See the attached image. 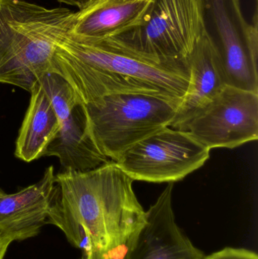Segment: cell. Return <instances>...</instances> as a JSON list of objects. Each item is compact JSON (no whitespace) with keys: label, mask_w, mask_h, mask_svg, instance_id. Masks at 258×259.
I'll return each instance as SVG.
<instances>
[{"label":"cell","mask_w":258,"mask_h":259,"mask_svg":"<svg viewBox=\"0 0 258 259\" xmlns=\"http://www.w3.org/2000/svg\"><path fill=\"white\" fill-rule=\"evenodd\" d=\"M57 193L47 224L82 250L80 259H123L145 222L133 180L115 161L87 171L56 175Z\"/></svg>","instance_id":"cell-1"},{"label":"cell","mask_w":258,"mask_h":259,"mask_svg":"<svg viewBox=\"0 0 258 259\" xmlns=\"http://www.w3.org/2000/svg\"><path fill=\"white\" fill-rule=\"evenodd\" d=\"M51 72L72 88L83 104L114 94H143L181 103L190 80L189 64H160L106 40L59 42Z\"/></svg>","instance_id":"cell-2"},{"label":"cell","mask_w":258,"mask_h":259,"mask_svg":"<svg viewBox=\"0 0 258 259\" xmlns=\"http://www.w3.org/2000/svg\"><path fill=\"white\" fill-rule=\"evenodd\" d=\"M74 12L27 0H0V83L30 92L51 72L59 42L68 34Z\"/></svg>","instance_id":"cell-3"},{"label":"cell","mask_w":258,"mask_h":259,"mask_svg":"<svg viewBox=\"0 0 258 259\" xmlns=\"http://www.w3.org/2000/svg\"><path fill=\"white\" fill-rule=\"evenodd\" d=\"M205 28L201 0H151L136 27L105 40L156 63L189 65Z\"/></svg>","instance_id":"cell-4"},{"label":"cell","mask_w":258,"mask_h":259,"mask_svg":"<svg viewBox=\"0 0 258 259\" xmlns=\"http://www.w3.org/2000/svg\"><path fill=\"white\" fill-rule=\"evenodd\" d=\"M179 102L143 94H114L83 104L88 131L112 161L138 142L171 126Z\"/></svg>","instance_id":"cell-5"},{"label":"cell","mask_w":258,"mask_h":259,"mask_svg":"<svg viewBox=\"0 0 258 259\" xmlns=\"http://www.w3.org/2000/svg\"><path fill=\"white\" fill-rule=\"evenodd\" d=\"M210 151L189 131L168 127L133 145L115 162L133 181L174 183L204 165Z\"/></svg>","instance_id":"cell-6"},{"label":"cell","mask_w":258,"mask_h":259,"mask_svg":"<svg viewBox=\"0 0 258 259\" xmlns=\"http://www.w3.org/2000/svg\"><path fill=\"white\" fill-rule=\"evenodd\" d=\"M204 20L216 33L214 39L224 65L227 85L258 92L257 15L254 24L244 17L240 0H201Z\"/></svg>","instance_id":"cell-7"},{"label":"cell","mask_w":258,"mask_h":259,"mask_svg":"<svg viewBox=\"0 0 258 259\" xmlns=\"http://www.w3.org/2000/svg\"><path fill=\"white\" fill-rule=\"evenodd\" d=\"M183 131L209 149H233L257 140L258 92L227 85Z\"/></svg>","instance_id":"cell-8"},{"label":"cell","mask_w":258,"mask_h":259,"mask_svg":"<svg viewBox=\"0 0 258 259\" xmlns=\"http://www.w3.org/2000/svg\"><path fill=\"white\" fill-rule=\"evenodd\" d=\"M174 184L168 187L146 211L145 222L123 259H204L202 251L183 234L172 205Z\"/></svg>","instance_id":"cell-9"},{"label":"cell","mask_w":258,"mask_h":259,"mask_svg":"<svg viewBox=\"0 0 258 259\" xmlns=\"http://www.w3.org/2000/svg\"><path fill=\"white\" fill-rule=\"evenodd\" d=\"M56 193L53 166L45 169L39 182L17 193L9 194L0 190V234L14 241L37 236L48 222Z\"/></svg>","instance_id":"cell-10"},{"label":"cell","mask_w":258,"mask_h":259,"mask_svg":"<svg viewBox=\"0 0 258 259\" xmlns=\"http://www.w3.org/2000/svg\"><path fill=\"white\" fill-rule=\"evenodd\" d=\"M190 80L170 127L186 124L227 86L219 50L205 28L189 61Z\"/></svg>","instance_id":"cell-11"},{"label":"cell","mask_w":258,"mask_h":259,"mask_svg":"<svg viewBox=\"0 0 258 259\" xmlns=\"http://www.w3.org/2000/svg\"><path fill=\"white\" fill-rule=\"evenodd\" d=\"M151 0H87L77 12L68 36L84 41H99L136 27Z\"/></svg>","instance_id":"cell-12"},{"label":"cell","mask_w":258,"mask_h":259,"mask_svg":"<svg viewBox=\"0 0 258 259\" xmlns=\"http://www.w3.org/2000/svg\"><path fill=\"white\" fill-rule=\"evenodd\" d=\"M44 156H56L65 170L87 171L112 160L97 148L88 131L83 103L77 105L60 122V128Z\"/></svg>","instance_id":"cell-13"},{"label":"cell","mask_w":258,"mask_h":259,"mask_svg":"<svg viewBox=\"0 0 258 259\" xmlns=\"http://www.w3.org/2000/svg\"><path fill=\"white\" fill-rule=\"evenodd\" d=\"M30 104L16 140L15 155L25 162L44 156L60 128V121L39 82L30 91Z\"/></svg>","instance_id":"cell-14"},{"label":"cell","mask_w":258,"mask_h":259,"mask_svg":"<svg viewBox=\"0 0 258 259\" xmlns=\"http://www.w3.org/2000/svg\"><path fill=\"white\" fill-rule=\"evenodd\" d=\"M38 82L49 99L60 122L77 105L82 103L69 83L56 73H48Z\"/></svg>","instance_id":"cell-15"},{"label":"cell","mask_w":258,"mask_h":259,"mask_svg":"<svg viewBox=\"0 0 258 259\" xmlns=\"http://www.w3.org/2000/svg\"><path fill=\"white\" fill-rule=\"evenodd\" d=\"M204 259H258L256 252L242 248L227 247L204 256Z\"/></svg>","instance_id":"cell-16"},{"label":"cell","mask_w":258,"mask_h":259,"mask_svg":"<svg viewBox=\"0 0 258 259\" xmlns=\"http://www.w3.org/2000/svg\"><path fill=\"white\" fill-rule=\"evenodd\" d=\"M12 242L14 240L10 237L0 234V259L4 258L9 246Z\"/></svg>","instance_id":"cell-17"},{"label":"cell","mask_w":258,"mask_h":259,"mask_svg":"<svg viewBox=\"0 0 258 259\" xmlns=\"http://www.w3.org/2000/svg\"><path fill=\"white\" fill-rule=\"evenodd\" d=\"M60 4L66 5V6H74V7L80 8L82 7L83 4L86 3L87 0H56Z\"/></svg>","instance_id":"cell-18"}]
</instances>
